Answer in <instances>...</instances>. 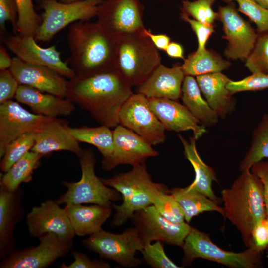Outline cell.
<instances>
[{
  "label": "cell",
  "instance_id": "obj_1",
  "mask_svg": "<svg viewBox=\"0 0 268 268\" xmlns=\"http://www.w3.org/2000/svg\"><path fill=\"white\" fill-rule=\"evenodd\" d=\"M133 94L132 87L112 70L70 79L66 98L88 111L101 125L112 128L119 125L121 109Z\"/></svg>",
  "mask_w": 268,
  "mask_h": 268
},
{
  "label": "cell",
  "instance_id": "obj_2",
  "mask_svg": "<svg viewBox=\"0 0 268 268\" xmlns=\"http://www.w3.org/2000/svg\"><path fill=\"white\" fill-rule=\"evenodd\" d=\"M67 63L77 77L115 70L116 41L96 22L77 21L68 29Z\"/></svg>",
  "mask_w": 268,
  "mask_h": 268
},
{
  "label": "cell",
  "instance_id": "obj_3",
  "mask_svg": "<svg viewBox=\"0 0 268 268\" xmlns=\"http://www.w3.org/2000/svg\"><path fill=\"white\" fill-rule=\"evenodd\" d=\"M221 195L224 217L236 227L247 248L251 247L254 225L267 217L262 181L251 170L243 171Z\"/></svg>",
  "mask_w": 268,
  "mask_h": 268
},
{
  "label": "cell",
  "instance_id": "obj_4",
  "mask_svg": "<svg viewBox=\"0 0 268 268\" xmlns=\"http://www.w3.org/2000/svg\"><path fill=\"white\" fill-rule=\"evenodd\" d=\"M101 180L122 195V203L120 205L112 204V208L116 211L111 221L113 227L121 226L131 219L135 212L152 205L153 198L158 192L170 193L164 184L152 181L145 163L133 166L128 172Z\"/></svg>",
  "mask_w": 268,
  "mask_h": 268
},
{
  "label": "cell",
  "instance_id": "obj_5",
  "mask_svg": "<svg viewBox=\"0 0 268 268\" xmlns=\"http://www.w3.org/2000/svg\"><path fill=\"white\" fill-rule=\"evenodd\" d=\"M115 70L131 87L143 83L161 64V58L143 32L122 36L116 41Z\"/></svg>",
  "mask_w": 268,
  "mask_h": 268
},
{
  "label": "cell",
  "instance_id": "obj_6",
  "mask_svg": "<svg viewBox=\"0 0 268 268\" xmlns=\"http://www.w3.org/2000/svg\"><path fill=\"white\" fill-rule=\"evenodd\" d=\"M79 158L82 172L77 182L64 181L67 191L55 201L61 204L92 203L112 206V201L120 200V193L105 185L95 172L96 157L92 148L83 150Z\"/></svg>",
  "mask_w": 268,
  "mask_h": 268
},
{
  "label": "cell",
  "instance_id": "obj_7",
  "mask_svg": "<svg viewBox=\"0 0 268 268\" xmlns=\"http://www.w3.org/2000/svg\"><path fill=\"white\" fill-rule=\"evenodd\" d=\"M182 247L185 264L202 258L232 268H255L261 265L262 252L254 246L240 253L224 250L214 244L207 234L192 227Z\"/></svg>",
  "mask_w": 268,
  "mask_h": 268
},
{
  "label": "cell",
  "instance_id": "obj_8",
  "mask_svg": "<svg viewBox=\"0 0 268 268\" xmlns=\"http://www.w3.org/2000/svg\"><path fill=\"white\" fill-rule=\"evenodd\" d=\"M104 0H84L63 3L45 0L40 6L43 9L42 21L34 38L48 42L68 25L77 21H88L96 16L99 6Z\"/></svg>",
  "mask_w": 268,
  "mask_h": 268
},
{
  "label": "cell",
  "instance_id": "obj_9",
  "mask_svg": "<svg viewBox=\"0 0 268 268\" xmlns=\"http://www.w3.org/2000/svg\"><path fill=\"white\" fill-rule=\"evenodd\" d=\"M82 242L86 248L98 254L101 258L113 261L124 268H135L141 263L135 254L137 251L141 252L144 246L134 227L121 234L102 229Z\"/></svg>",
  "mask_w": 268,
  "mask_h": 268
},
{
  "label": "cell",
  "instance_id": "obj_10",
  "mask_svg": "<svg viewBox=\"0 0 268 268\" xmlns=\"http://www.w3.org/2000/svg\"><path fill=\"white\" fill-rule=\"evenodd\" d=\"M144 5L139 0H104L96 21L116 41L122 36L143 32Z\"/></svg>",
  "mask_w": 268,
  "mask_h": 268
},
{
  "label": "cell",
  "instance_id": "obj_11",
  "mask_svg": "<svg viewBox=\"0 0 268 268\" xmlns=\"http://www.w3.org/2000/svg\"><path fill=\"white\" fill-rule=\"evenodd\" d=\"M119 125L135 133L152 146L164 142L165 129L151 109L148 98L136 93L125 102L119 113Z\"/></svg>",
  "mask_w": 268,
  "mask_h": 268
},
{
  "label": "cell",
  "instance_id": "obj_12",
  "mask_svg": "<svg viewBox=\"0 0 268 268\" xmlns=\"http://www.w3.org/2000/svg\"><path fill=\"white\" fill-rule=\"evenodd\" d=\"M39 244L20 250H13L0 263L1 268H43L66 255L72 249L73 240L61 238L49 233L39 238Z\"/></svg>",
  "mask_w": 268,
  "mask_h": 268
},
{
  "label": "cell",
  "instance_id": "obj_13",
  "mask_svg": "<svg viewBox=\"0 0 268 268\" xmlns=\"http://www.w3.org/2000/svg\"><path fill=\"white\" fill-rule=\"evenodd\" d=\"M144 246L153 241L182 247L191 227L185 222L173 223L163 217L153 205L135 212L131 218Z\"/></svg>",
  "mask_w": 268,
  "mask_h": 268
},
{
  "label": "cell",
  "instance_id": "obj_14",
  "mask_svg": "<svg viewBox=\"0 0 268 268\" xmlns=\"http://www.w3.org/2000/svg\"><path fill=\"white\" fill-rule=\"evenodd\" d=\"M158 152L145 139L132 130L118 125L113 131V150L110 157L102 161V168L111 170L118 165L129 164L133 167L145 163Z\"/></svg>",
  "mask_w": 268,
  "mask_h": 268
},
{
  "label": "cell",
  "instance_id": "obj_15",
  "mask_svg": "<svg viewBox=\"0 0 268 268\" xmlns=\"http://www.w3.org/2000/svg\"><path fill=\"white\" fill-rule=\"evenodd\" d=\"M4 43L16 57L25 62L47 67L70 79L76 76L67 63L62 60L54 45L43 48L37 44L34 37L18 34L6 37Z\"/></svg>",
  "mask_w": 268,
  "mask_h": 268
},
{
  "label": "cell",
  "instance_id": "obj_16",
  "mask_svg": "<svg viewBox=\"0 0 268 268\" xmlns=\"http://www.w3.org/2000/svg\"><path fill=\"white\" fill-rule=\"evenodd\" d=\"M51 118L33 114L12 100L0 105V157L12 141L29 132H36Z\"/></svg>",
  "mask_w": 268,
  "mask_h": 268
},
{
  "label": "cell",
  "instance_id": "obj_17",
  "mask_svg": "<svg viewBox=\"0 0 268 268\" xmlns=\"http://www.w3.org/2000/svg\"><path fill=\"white\" fill-rule=\"evenodd\" d=\"M217 13L218 19L223 25L225 38L228 41L225 56L231 59H247L257 38L255 31L231 4L220 7Z\"/></svg>",
  "mask_w": 268,
  "mask_h": 268
},
{
  "label": "cell",
  "instance_id": "obj_18",
  "mask_svg": "<svg viewBox=\"0 0 268 268\" xmlns=\"http://www.w3.org/2000/svg\"><path fill=\"white\" fill-rule=\"evenodd\" d=\"M26 221L29 233L33 237L53 233L62 239L73 240L75 235L65 210L55 201L47 200L33 207Z\"/></svg>",
  "mask_w": 268,
  "mask_h": 268
},
{
  "label": "cell",
  "instance_id": "obj_19",
  "mask_svg": "<svg viewBox=\"0 0 268 268\" xmlns=\"http://www.w3.org/2000/svg\"><path fill=\"white\" fill-rule=\"evenodd\" d=\"M9 69L20 85L58 97H66L68 81L47 67L29 63L15 57Z\"/></svg>",
  "mask_w": 268,
  "mask_h": 268
},
{
  "label": "cell",
  "instance_id": "obj_20",
  "mask_svg": "<svg viewBox=\"0 0 268 268\" xmlns=\"http://www.w3.org/2000/svg\"><path fill=\"white\" fill-rule=\"evenodd\" d=\"M149 106L166 130L176 132L191 130L197 140L206 132L205 127L184 105L176 100L148 98Z\"/></svg>",
  "mask_w": 268,
  "mask_h": 268
},
{
  "label": "cell",
  "instance_id": "obj_21",
  "mask_svg": "<svg viewBox=\"0 0 268 268\" xmlns=\"http://www.w3.org/2000/svg\"><path fill=\"white\" fill-rule=\"evenodd\" d=\"M69 127L66 122L51 118L35 133L31 151L45 155L53 151L66 150L79 157L83 150L69 132Z\"/></svg>",
  "mask_w": 268,
  "mask_h": 268
},
{
  "label": "cell",
  "instance_id": "obj_22",
  "mask_svg": "<svg viewBox=\"0 0 268 268\" xmlns=\"http://www.w3.org/2000/svg\"><path fill=\"white\" fill-rule=\"evenodd\" d=\"M185 75L181 66L169 68L160 64L141 85L137 86L136 93L147 98L178 100Z\"/></svg>",
  "mask_w": 268,
  "mask_h": 268
},
{
  "label": "cell",
  "instance_id": "obj_23",
  "mask_svg": "<svg viewBox=\"0 0 268 268\" xmlns=\"http://www.w3.org/2000/svg\"><path fill=\"white\" fill-rule=\"evenodd\" d=\"M22 191L11 192L0 188V256L3 259L14 246V228L22 218Z\"/></svg>",
  "mask_w": 268,
  "mask_h": 268
},
{
  "label": "cell",
  "instance_id": "obj_24",
  "mask_svg": "<svg viewBox=\"0 0 268 268\" xmlns=\"http://www.w3.org/2000/svg\"><path fill=\"white\" fill-rule=\"evenodd\" d=\"M14 98L29 106L35 113L50 118L68 116L75 109L73 102L67 98L44 93L25 85H19Z\"/></svg>",
  "mask_w": 268,
  "mask_h": 268
},
{
  "label": "cell",
  "instance_id": "obj_25",
  "mask_svg": "<svg viewBox=\"0 0 268 268\" xmlns=\"http://www.w3.org/2000/svg\"><path fill=\"white\" fill-rule=\"evenodd\" d=\"M196 80L209 106L218 116L225 118L235 109V102L226 86L230 80L221 72L196 76Z\"/></svg>",
  "mask_w": 268,
  "mask_h": 268
},
{
  "label": "cell",
  "instance_id": "obj_26",
  "mask_svg": "<svg viewBox=\"0 0 268 268\" xmlns=\"http://www.w3.org/2000/svg\"><path fill=\"white\" fill-rule=\"evenodd\" d=\"M64 208L75 235L79 236L91 235L102 230V226L110 216L113 209L112 206L81 204H66Z\"/></svg>",
  "mask_w": 268,
  "mask_h": 268
},
{
  "label": "cell",
  "instance_id": "obj_27",
  "mask_svg": "<svg viewBox=\"0 0 268 268\" xmlns=\"http://www.w3.org/2000/svg\"><path fill=\"white\" fill-rule=\"evenodd\" d=\"M178 137L183 145L185 157L192 164L195 173L194 180L189 186L217 203L218 199L212 189V181H218L213 169L200 157L196 146V140L193 136L189 140L180 134Z\"/></svg>",
  "mask_w": 268,
  "mask_h": 268
},
{
  "label": "cell",
  "instance_id": "obj_28",
  "mask_svg": "<svg viewBox=\"0 0 268 268\" xmlns=\"http://www.w3.org/2000/svg\"><path fill=\"white\" fill-rule=\"evenodd\" d=\"M181 97L184 105L203 126H212L218 122L219 116L202 98L197 80L192 76H185Z\"/></svg>",
  "mask_w": 268,
  "mask_h": 268
},
{
  "label": "cell",
  "instance_id": "obj_29",
  "mask_svg": "<svg viewBox=\"0 0 268 268\" xmlns=\"http://www.w3.org/2000/svg\"><path fill=\"white\" fill-rule=\"evenodd\" d=\"M170 193L182 208L187 223L194 216L204 211H217L224 217L223 207H219L213 201L189 185L185 188H174L170 190Z\"/></svg>",
  "mask_w": 268,
  "mask_h": 268
},
{
  "label": "cell",
  "instance_id": "obj_30",
  "mask_svg": "<svg viewBox=\"0 0 268 268\" xmlns=\"http://www.w3.org/2000/svg\"><path fill=\"white\" fill-rule=\"evenodd\" d=\"M230 66V63L213 52L204 49L189 54L181 66L185 76H199L221 72Z\"/></svg>",
  "mask_w": 268,
  "mask_h": 268
},
{
  "label": "cell",
  "instance_id": "obj_31",
  "mask_svg": "<svg viewBox=\"0 0 268 268\" xmlns=\"http://www.w3.org/2000/svg\"><path fill=\"white\" fill-rule=\"evenodd\" d=\"M43 156L31 150L28 152L2 176L0 186L13 192L18 189L22 183L29 182Z\"/></svg>",
  "mask_w": 268,
  "mask_h": 268
},
{
  "label": "cell",
  "instance_id": "obj_32",
  "mask_svg": "<svg viewBox=\"0 0 268 268\" xmlns=\"http://www.w3.org/2000/svg\"><path fill=\"white\" fill-rule=\"evenodd\" d=\"M69 130L78 142L95 146L103 156L102 161L108 159L111 155L113 150V131L109 127L103 125L97 127H69Z\"/></svg>",
  "mask_w": 268,
  "mask_h": 268
},
{
  "label": "cell",
  "instance_id": "obj_33",
  "mask_svg": "<svg viewBox=\"0 0 268 268\" xmlns=\"http://www.w3.org/2000/svg\"><path fill=\"white\" fill-rule=\"evenodd\" d=\"M268 158V114H264L252 134L251 146L241 162L240 170H250L256 163Z\"/></svg>",
  "mask_w": 268,
  "mask_h": 268
},
{
  "label": "cell",
  "instance_id": "obj_34",
  "mask_svg": "<svg viewBox=\"0 0 268 268\" xmlns=\"http://www.w3.org/2000/svg\"><path fill=\"white\" fill-rule=\"evenodd\" d=\"M17 6V33L34 37L41 24L42 16L35 11L33 0H15Z\"/></svg>",
  "mask_w": 268,
  "mask_h": 268
},
{
  "label": "cell",
  "instance_id": "obj_35",
  "mask_svg": "<svg viewBox=\"0 0 268 268\" xmlns=\"http://www.w3.org/2000/svg\"><path fill=\"white\" fill-rule=\"evenodd\" d=\"M35 133L24 134L7 145L0 162V169L3 172L8 171L16 162L31 150L35 143Z\"/></svg>",
  "mask_w": 268,
  "mask_h": 268
},
{
  "label": "cell",
  "instance_id": "obj_36",
  "mask_svg": "<svg viewBox=\"0 0 268 268\" xmlns=\"http://www.w3.org/2000/svg\"><path fill=\"white\" fill-rule=\"evenodd\" d=\"M152 205L160 214L170 222L175 224L184 222V212L170 193L158 192L153 198Z\"/></svg>",
  "mask_w": 268,
  "mask_h": 268
},
{
  "label": "cell",
  "instance_id": "obj_37",
  "mask_svg": "<svg viewBox=\"0 0 268 268\" xmlns=\"http://www.w3.org/2000/svg\"><path fill=\"white\" fill-rule=\"evenodd\" d=\"M246 66L252 73L268 75V31L257 37L254 48L246 59Z\"/></svg>",
  "mask_w": 268,
  "mask_h": 268
},
{
  "label": "cell",
  "instance_id": "obj_38",
  "mask_svg": "<svg viewBox=\"0 0 268 268\" xmlns=\"http://www.w3.org/2000/svg\"><path fill=\"white\" fill-rule=\"evenodd\" d=\"M214 1L215 0H184L182 12L201 23L211 26L218 17V13L212 8Z\"/></svg>",
  "mask_w": 268,
  "mask_h": 268
},
{
  "label": "cell",
  "instance_id": "obj_39",
  "mask_svg": "<svg viewBox=\"0 0 268 268\" xmlns=\"http://www.w3.org/2000/svg\"><path fill=\"white\" fill-rule=\"evenodd\" d=\"M235 1L239 5L238 10L248 16L256 25L260 33L268 31V10L265 9L255 0H223Z\"/></svg>",
  "mask_w": 268,
  "mask_h": 268
},
{
  "label": "cell",
  "instance_id": "obj_40",
  "mask_svg": "<svg viewBox=\"0 0 268 268\" xmlns=\"http://www.w3.org/2000/svg\"><path fill=\"white\" fill-rule=\"evenodd\" d=\"M162 242L145 245L141 251L143 261L153 268H179L165 254Z\"/></svg>",
  "mask_w": 268,
  "mask_h": 268
},
{
  "label": "cell",
  "instance_id": "obj_41",
  "mask_svg": "<svg viewBox=\"0 0 268 268\" xmlns=\"http://www.w3.org/2000/svg\"><path fill=\"white\" fill-rule=\"evenodd\" d=\"M226 87L232 94L241 91L263 90L268 88V75L254 73L239 81L230 80Z\"/></svg>",
  "mask_w": 268,
  "mask_h": 268
},
{
  "label": "cell",
  "instance_id": "obj_42",
  "mask_svg": "<svg viewBox=\"0 0 268 268\" xmlns=\"http://www.w3.org/2000/svg\"><path fill=\"white\" fill-rule=\"evenodd\" d=\"M18 10L15 0H0V34L5 31V24L10 22L15 34L17 33Z\"/></svg>",
  "mask_w": 268,
  "mask_h": 268
},
{
  "label": "cell",
  "instance_id": "obj_43",
  "mask_svg": "<svg viewBox=\"0 0 268 268\" xmlns=\"http://www.w3.org/2000/svg\"><path fill=\"white\" fill-rule=\"evenodd\" d=\"M19 84L9 69L0 71V104L15 97Z\"/></svg>",
  "mask_w": 268,
  "mask_h": 268
},
{
  "label": "cell",
  "instance_id": "obj_44",
  "mask_svg": "<svg viewBox=\"0 0 268 268\" xmlns=\"http://www.w3.org/2000/svg\"><path fill=\"white\" fill-rule=\"evenodd\" d=\"M181 18L191 26L198 39V46L196 51L201 52L205 49V44L209 36L214 31L213 25L209 26L201 23L182 12Z\"/></svg>",
  "mask_w": 268,
  "mask_h": 268
},
{
  "label": "cell",
  "instance_id": "obj_45",
  "mask_svg": "<svg viewBox=\"0 0 268 268\" xmlns=\"http://www.w3.org/2000/svg\"><path fill=\"white\" fill-rule=\"evenodd\" d=\"M74 261L69 265L62 263L61 268H109L110 265L103 260H91L86 255L77 251L72 253Z\"/></svg>",
  "mask_w": 268,
  "mask_h": 268
},
{
  "label": "cell",
  "instance_id": "obj_46",
  "mask_svg": "<svg viewBox=\"0 0 268 268\" xmlns=\"http://www.w3.org/2000/svg\"><path fill=\"white\" fill-rule=\"evenodd\" d=\"M250 170L262 182L266 215L268 217V161L262 160L254 164Z\"/></svg>",
  "mask_w": 268,
  "mask_h": 268
},
{
  "label": "cell",
  "instance_id": "obj_47",
  "mask_svg": "<svg viewBox=\"0 0 268 268\" xmlns=\"http://www.w3.org/2000/svg\"><path fill=\"white\" fill-rule=\"evenodd\" d=\"M266 219L259 221L255 224L252 233V246L262 252L267 247L268 245Z\"/></svg>",
  "mask_w": 268,
  "mask_h": 268
},
{
  "label": "cell",
  "instance_id": "obj_48",
  "mask_svg": "<svg viewBox=\"0 0 268 268\" xmlns=\"http://www.w3.org/2000/svg\"><path fill=\"white\" fill-rule=\"evenodd\" d=\"M145 34L150 38L154 45L159 49L166 51L167 46L170 43V39L166 34H154L149 30H145Z\"/></svg>",
  "mask_w": 268,
  "mask_h": 268
},
{
  "label": "cell",
  "instance_id": "obj_49",
  "mask_svg": "<svg viewBox=\"0 0 268 268\" xmlns=\"http://www.w3.org/2000/svg\"><path fill=\"white\" fill-rule=\"evenodd\" d=\"M13 58H11L5 48L0 45V70L9 69L12 66Z\"/></svg>",
  "mask_w": 268,
  "mask_h": 268
},
{
  "label": "cell",
  "instance_id": "obj_50",
  "mask_svg": "<svg viewBox=\"0 0 268 268\" xmlns=\"http://www.w3.org/2000/svg\"><path fill=\"white\" fill-rule=\"evenodd\" d=\"M165 51L171 57L184 59L183 48L177 43L170 42Z\"/></svg>",
  "mask_w": 268,
  "mask_h": 268
},
{
  "label": "cell",
  "instance_id": "obj_51",
  "mask_svg": "<svg viewBox=\"0 0 268 268\" xmlns=\"http://www.w3.org/2000/svg\"><path fill=\"white\" fill-rule=\"evenodd\" d=\"M258 4L268 10V0H255Z\"/></svg>",
  "mask_w": 268,
  "mask_h": 268
},
{
  "label": "cell",
  "instance_id": "obj_52",
  "mask_svg": "<svg viewBox=\"0 0 268 268\" xmlns=\"http://www.w3.org/2000/svg\"><path fill=\"white\" fill-rule=\"evenodd\" d=\"M84 0H59V1L63 3H70Z\"/></svg>",
  "mask_w": 268,
  "mask_h": 268
},
{
  "label": "cell",
  "instance_id": "obj_53",
  "mask_svg": "<svg viewBox=\"0 0 268 268\" xmlns=\"http://www.w3.org/2000/svg\"><path fill=\"white\" fill-rule=\"evenodd\" d=\"M266 225L267 227V236H268V245H267V248H268L267 253L268 254V217H267L266 219Z\"/></svg>",
  "mask_w": 268,
  "mask_h": 268
},
{
  "label": "cell",
  "instance_id": "obj_54",
  "mask_svg": "<svg viewBox=\"0 0 268 268\" xmlns=\"http://www.w3.org/2000/svg\"><path fill=\"white\" fill-rule=\"evenodd\" d=\"M45 0H36V2L40 5Z\"/></svg>",
  "mask_w": 268,
  "mask_h": 268
},
{
  "label": "cell",
  "instance_id": "obj_55",
  "mask_svg": "<svg viewBox=\"0 0 268 268\" xmlns=\"http://www.w3.org/2000/svg\"></svg>",
  "mask_w": 268,
  "mask_h": 268
}]
</instances>
